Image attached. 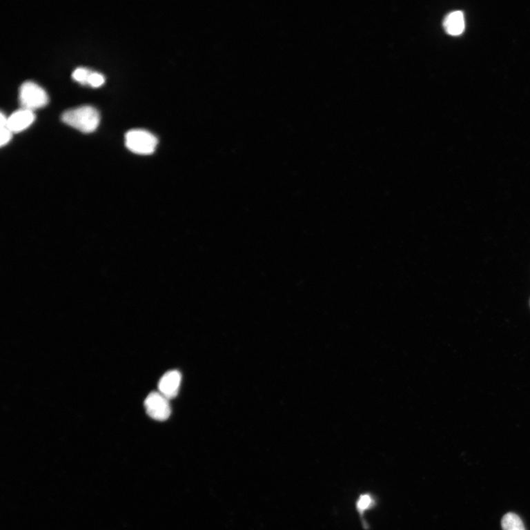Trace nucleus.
<instances>
[{
    "label": "nucleus",
    "mask_w": 530,
    "mask_h": 530,
    "mask_svg": "<svg viewBox=\"0 0 530 530\" xmlns=\"http://www.w3.org/2000/svg\"><path fill=\"white\" fill-rule=\"evenodd\" d=\"M61 119L65 124L85 134H90L97 128L99 115L94 107L84 106L66 110Z\"/></svg>",
    "instance_id": "1"
},
{
    "label": "nucleus",
    "mask_w": 530,
    "mask_h": 530,
    "mask_svg": "<svg viewBox=\"0 0 530 530\" xmlns=\"http://www.w3.org/2000/svg\"><path fill=\"white\" fill-rule=\"evenodd\" d=\"M157 137L145 130H131L126 135L127 148L137 154H151L157 148Z\"/></svg>",
    "instance_id": "2"
},
{
    "label": "nucleus",
    "mask_w": 530,
    "mask_h": 530,
    "mask_svg": "<svg viewBox=\"0 0 530 530\" xmlns=\"http://www.w3.org/2000/svg\"><path fill=\"white\" fill-rule=\"evenodd\" d=\"M20 103L23 108L30 110L46 106L49 101L47 92L36 83L25 82L19 90Z\"/></svg>",
    "instance_id": "3"
},
{
    "label": "nucleus",
    "mask_w": 530,
    "mask_h": 530,
    "mask_svg": "<svg viewBox=\"0 0 530 530\" xmlns=\"http://www.w3.org/2000/svg\"><path fill=\"white\" fill-rule=\"evenodd\" d=\"M170 400L159 392L150 393L145 401L147 414L159 422H164L171 415Z\"/></svg>",
    "instance_id": "4"
},
{
    "label": "nucleus",
    "mask_w": 530,
    "mask_h": 530,
    "mask_svg": "<svg viewBox=\"0 0 530 530\" xmlns=\"http://www.w3.org/2000/svg\"><path fill=\"white\" fill-rule=\"evenodd\" d=\"M181 382V374L179 371H168L163 375L159 381V393L168 400H173L179 393Z\"/></svg>",
    "instance_id": "5"
},
{
    "label": "nucleus",
    "mask_w": 530,
    "mask_h": 530,
    "mask_svg": "<svg viewBox=\"0 0 530 530\" xmlns=\"http://www.w3.org/2000/svg\"><path fill=\"white\" fill-rule=\"evenodd\" d=\"M35 120L32 110L22 108L7 117V126L12 132H19L28 128Z\"/></svg>",
    "instance_id": "6"
},
{
    "label": "nucleus",
    "mask_w": 530,
    "mask_h": 530,
    "mask_svg": "<svg viewBox=\"0 0 530 530\" xmlns=\"http://www.w3.org/2000/svg\"><path fill=\"white\" fill-rule=\"evenodd\" d=\"M444 26L451 36H459L465 30V18L462 11H453L444 19Z\"/></svg>",
    "instance_id": "7"
},
{
    "label": "nucleus",
    "mask_w": 530,
    "mask_h": 530,
    "mask_svg": "<svg viewBox=\"0 0 530 530\" xmlns=\"http://www.w3.org/2000/svg\"><path fill=\"white\" fill-rule=\"evenodd\" d=\"M502 527L503 530H526L520 517L513 513L503 517Z\"/></svg>",
    "instance_id": "8"
},
{
    "label": "nucleus",
    "mask_w": 530,
    "mask_h": 530,
    "mask_svg": "<svg viewBox=\"0 0 530 530\" xmlns=\"http://www.w3.org/2000/svg\"><path fill=\"white\" fill-rule=\"evenodd\" d=\"M0 125H1V139H0V145L4 146L12 137L13 132L11 131L7 126V117L1 113V118H0Z\"/></svg>",
    "instance_id": "9"
},
{
    "label": "nucleus",
    "mask_w": 530,
    "mask_h": 530,
    "mask_svg": "<svg viewBox=\"0 0 530 530\" xmlns=\"http://www.w3.org/2000/svg\"><path fill=\"white\" fill-rule=\"evenodd\" d=\"M92 71L84 68H77L72 73V79L81 84H88Z\"/></svg>",
    "instance_id": "10"
},
{
    "label": "nucleus",
    "mask_w": 530,
    "mask_h": 530,
    "mask_svg": "<svg viewBox=\"0 0 530 530\" xmlns=\"http://www.w3.org/2000/svg\"><path fill=\"white\" fill-rule=\"evenodd\" d=\"M373 500L369 495H362L357 502L358 510L362 513L367 511L372 506Z\"/></svg>",
    "instance_id": "11"
},
{
    "label": "nucleus",
    "mask_w": 530,
    "mask_h": 530,
    "mask_svg": "<svg viewBox=\"0 0 530 530\" xmlns=\"http://www.w3.org/2000/svg\"><path fill=\"white\" fill-rule=\"evenodd\" d=\"M105 83L104 76L96 72H92L90 75V79H88V84L92 87L98 88L101 86Z\"/></svg>",
    "instance_id": "12"
}]
</instances>
